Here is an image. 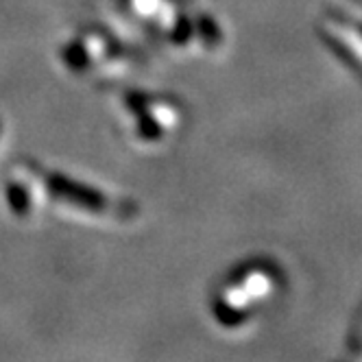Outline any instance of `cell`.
<instances>
[{"label":"cell","mask_w":362,"mask_h":362,"mask_svg":"<svg viewBox=\"0 0 362 362\" xmlns=\"http://www.w3.org/2000/svg\"><path fill=\"white\" fill-rule=\"evenodd\" d=\"M48 188H50V192L57 194L64 201L79 203V208H86V210H92V212H105V210H110V203H107L105 197L98 194V192L88 190L86 186L74 184V181H70L66 177H55V175L48 177Z\"/></svg>","instance_id":"cell-1"}]
</instances>
